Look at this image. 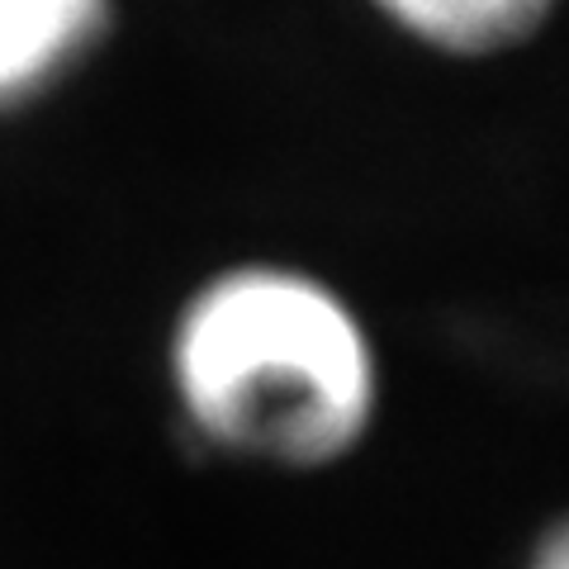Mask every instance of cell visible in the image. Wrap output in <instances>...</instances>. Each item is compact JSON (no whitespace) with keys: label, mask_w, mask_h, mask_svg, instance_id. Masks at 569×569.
I'll return each instance as SVG.
<instances>
[{"label":"cell","mask_w":569,"mask_h":569,"mask_svg":"<svg viewBox=\"0 0 569 569\" xmlns=\"http://www.w3.org/2000/svg\"><path fill=\"white\" fill-rule=\"evenodd\" d=\"M171 385L213 447L290 470L347 456L380 403L376 347L356 309L280 261L228 266L186 299Z\"/></svg>","instance_id":"1"},{"label":"cell","mask_w":569,"mask_h":569,"mask_svg":"<svg viewBox=\"0 0 569 569\" xmlns=\"http://www.w3.org/2000/svg\"><path fill=\"white\" fill-rule=\"evenodd\" d=\"M114 33V0H0V114L33 110Z\"/></svg>","instance_id":"2"},{"label":"cell","mask_w":569,"mask_h":569,"mask_svg":"<svg viewBox=\"0 0 569 569\" xmlns=\"http://www.w3.org/2000/svg\"><path fill=\"white\" fill-rule=\"evenodd\" d=\"M380 20L437 58L485 62L527 48L556 20L560 0H366Z\"/></svg>","instance_id":"3"},{"label":"cell","mask_w":569,"mask_h":569,"mask_svg":"<svg viewBox=\"0 0 569 569\" xmlns=\"http://www.w3.org/2000/svg\"><path fill=\"white\" fill-rule=\"evenodd\" d=\"M527 569H569V518L546 531L541 546L531 550V565Z\"/></svg>","instance_id":"4"}]
</instances>
